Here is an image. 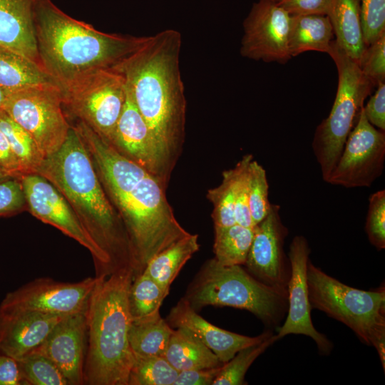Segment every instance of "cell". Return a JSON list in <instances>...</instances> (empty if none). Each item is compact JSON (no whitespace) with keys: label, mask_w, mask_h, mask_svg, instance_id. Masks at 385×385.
Listing matches in <instances>:
<instances>
[{"label":"cell","mask_w":385,"mask_h":385,"mask_svg":"<svg viewBox=\"0 0 385 385\" xmlns=\"http://www.w3.org/2000/svg\"><path fill=\"white\" fill-rule=\"evenodd\" d=\"M86 312L63 317L36 351L51 359L66 379L68 385L84 384L86 352Z\"/></svg>","instance_id":"ac0fdd59"},{"label":"cell","mask_w":385,"mask_h":385,"mask_svg":"<svg viewBox=\"0 0 385 385\" xmlns=\"http://www.w3.org/2000/svg\"><path fill=\"white\" fill-rule=\"evenodd\" d=\"M253 156L245 155L237 163L239 173L236 184L235 215L236 223L242 226L254 228L250 215L248 197V169Z\"/></svg>","instance_id":"74e56055"},{"label":"cell","mask_w":385,"mask_h":385,"mask_svg":"<svg viewBox=\"0 0 385 385\" xmlns=\"http://www.w3.org/2000/svg\"><path fill=\"white\" fill-rule=\"evenodd\" d=\"M363 74L374 85L385 79V34L365 48L358 62Z\"/></svg>","instance_id":"f35d334b"},{"label":"cell","mask_w":385,"mask_h":385,"mask_svg":"<svg viewBox=\"0 0 385 385\" xmlns=\"http://www.w3.org/2000/svg\"><path fill=\"white\" fill-rule=\"evenodd\" d=\"M7 92L0 86V108H2L5 103Z\"/></svg>","instance_id":"bcb514c9"},{"label":"cell","mask_w":385,"mask_h":385,"mask_svg":"<svg viewBox=\"0 0 385 385\" xmlns=\"http://www.w3.org/2000/svg\"><path fill=\"white\" fill-rule=\"evenodd\" d=\"M183 298L197 312L206 306L245 309L267 325H277L287 309V287L267 285L241 265L207 260Z\"/></svg>","instance_id":"8992f818"},{"label":"cell","mask_w":385,"mask_h":385,"mask_svg":"<svg viewBox=\"0 0 385 385\" xmlns=\"http://www.w3.org/2000/svg\"><path fill=\"white\" fill-rule=\"evenodd\" d=\"M0 166L9 175L20 179L26 175L18 158L14 153L9 143L0 131Z\"/></svg>","instance_id":"ee69618b"},{"label":"cell","mask_w":385,"mask_h":385,"mask_svg":"<svg viewBox=\"0 0 385 385\" xmlns=\"http://www.w3.org/2000/svg\"><path fill=\"white\" fill-rule=\"evenodd\" d=\"M182 36L165 29L146 41L113 68L145 120L171 173L182 152L186 99L180 69Z\"/></svg>","instance_id":"7a4b0ae2"},{"label":"cell","mask_w":385,"mask_h":385,"mask_svg":"<svg viewBox=\"0 0 385 385\" xmlns=\"http://www.w3.org/2000/svg\"><path fill=\"white\" fill-rule=\"evenodd\" d=\"M93 164L81 136L71 125L63 144L44 158L36 174L64 197L108 258L112 273L125 267L133 270L125 226L101 186Z\"/></svg>","instance_id":"3957f363"},{"label":"cell","mask_w":385,"mask_h":385,"mask_svg":"<svg viewBox=\"0 0 385 385\" xmlns=\"http://www.w3.org/2000/svg\"><path fill=\"white\" fill-rule=\"evenodd\" d=\"M169 292L145 272L133 277L128 292V306L132 320L160 312V306Z\"/></svg>","instance_id":"f546056e"},{"label":"cell","mask_w":385,"mask_h":385,"mask_svg":"<svg viewBox=\"0 0 385 385\" xmlns=\"http://www.w3.org/2000/svg\"><path fill=\"white\" fill-rule=\"evenodd\" d=\"M0 385H26L16 359L0 354Z\"/></svg>","instance_id":"f6af8a7d"},{"label":"cell","mask_w":385,"mask_h":385,"mask_svg":"<svg viewBox=\"0 0 385 385\" xmlns=\"http://www.w3.org/2000/svg\"><path fill=\"white\" fill-rule=\"evenodd\" d=\"M16 360L26 385H68L54 363L35 349Z\"/></svg>","instance_id":"836d02e7"},{"label":"cell","mask_w":385,"mask_h":385,"mask_svg":"<svg viewBox=\"0 0 385 385\" xmlns=\"http://www.w3.org/2000/svg\"><path fill=\"white\" fill-rule=\"evenodd\" d=\"M61 86L63 106L109 142L126 99L124 76L113 68L98 69Z\"/></svg>","instance_id":"9c48e42d"},{"label":"cell","mask_w":385,"mask_h":385,"mask_svg":"<svg viewBox=\"0 0 385 385\" xmlns=\"http://www.w3.org/2000/svg\"><path fill=\"white\" fill-rule=\"evenodd\" d=\"M76 128L125 226L134 277L155 255L190 232L175 218L167 185L159 178L121 155L86 123Z\"/></svg>","instance_id":"6da1fadb"},{"label":"cell","mask_w":385,"mask_h":385,"mask_svg":"<svg viewBox=\"0 0 385 385\" xmlns=\"http://www.w3.org/2000/svg\"><path fill=\"white\" fill-rule=\"evenodd\" d=\"M133 357L128 385H173L178 371L163 356Z\"/></svg>","instance_id":"1f68e13d"},{"label":"cell","mask_w":385,"mask_h":385,"mask_svg":"<svg viewBox=\"0 0 385 385\" xmlns=\"http://www.w3.org/2000/svg\"><path fill=\"white\" fill-rule=\"evenodd\" d=\"M165 320L172 328H183L193 334L223 364L240 349L260 343L272 334L267 332L248 337L219 328L200 316L183 297L170 309Z\"/></svg>","instance_id":"ffe728a7"},{"label":"cell","mask_w":385,"mask_h":385,"mask_svg":"<svg viewBox=\"0 0 385 385\" xmlns=\"http://www.w3.org/2000/svg\"><path fill=\"white\" fill-rule=\"evenodd\" d=\"M334 0H277V4L291 16L327 15Z\"/></svg>","instance_id":"60d3db41"},{"label":"cell","mask_w":385,"mask_h":385,"mask_svg":"<svg viewBox=\"0 0 385 385\" xmlns=\"http://www.w3.org/2000/svg\"><path fill=\"white\" fill-rule=\"evenodd\" d=\"M178 371L219 367L223 363L187 329H173L163 356Z\"/></svg>","instance_id":"603a6c76"},{"label":"cell","mask_w":385,"mask_h":385,"mask_svg":"<svg viewBox=\"0 0 385 385\" xmlns=\"http://www.w3.org/2000/svg\"><path fill=\"white\" fill-rule=\"evenodd\" d=\"M26 204L20 180L9 178L0 182V215L19 210Z\"/></svg>","instance_id":"ab89813d"},{"label":"cell","mask_w":385,"mask_h":385,"mask_svg":"<svg viewBox=\"0 0 385 385\" xmlns=\"http://www.w3.org/2000/svg\"><path fill=\"white\" fill-rule=\"evenodd\" d=\"M0 131L9 143L26 175L36 173L45 158L29 134L3 108H0Z\"/></svg>","instance_id":"f1b7e54d"},{"label":"cell","mask_w":385,"mask_h":385,"mask_svg":"<svg viewBox=\"0 0 385 385\" xmlns=\"http://www.w3.org/2000/svg\"><path fill=\"white\" fill-rule=\"evenodd\" d=\"M247 181L249 207L255 227L267 215L271 203L265 170L254 159L249 165Z\"/></svg>","instance_id":"e575fe53"},{"label":"cell","mask_w":385,"mask_h":385,"mask_svg":"<svg viewBox=\"0 0 385 385\" xmlns=\"http://www.w3.org/2000/svg\"><path fill=\"white\" fill-rule=\"evenodd\" d=\"M41 1L0 0V46L42 68L34 28L35 12Z\"/></svg>","instance_id":"44dd1931"},{"label":"cell","mask_w":385,"mask_h":385,"mask_svg":"<svg viewBox=\"0 0 385 385\" xmlns=\"http://www.w3.org/2000/svg\"><path fill=\"white\" fill-rule=\"evenodd\" d=\"M26 202L31 214L50 224L85 247L92 255L96 277L112 274L108 258L93 240L68 202L46 179L36 173L20 179Z\"/></svg>","instance_id":"8fae6325"},{"label":"cell","mask_w":385,"mask_h":385,"mask_svg":"<svg viewBox=\"0 0 385 385\" xmlns=\"http://www.w3.org/2000/svg\"><path fill=\"white\" fill-rule=\"evenodd\" d=\"M220 367L178 371L173 385H212Z\"/></svg>","instance_id":"7bdbcfd3"},{"label":"cell","mask_w":385,"mask_h":385,"mask_svg":"<svg viewBox=\"0 0 385 385\" xmlns=\"http://www.w3.org/2000/svg\"><path fill=\"white\" fill-rule=\"evenodd\" d=\"M199 249L198 235L189 233L155 255L143 272L169 292L180 271Z\"/></svg>","instance_id":"d4e9b609"},{"label":"cell","mask_w":385,"mask_h":385,"mask_svg":"<svg viewBox=\"0 0 385 385\" xmlns=\"http://www.w3.org/2000/svg\"><path fill=\"white\" fill-rule=\"evenodd\" d=\"M34 28L41 66L60 85L115 67L148 38L102 32L70 16L51 0L38 4Z\"/></svg>","instance_id":"277c9868"},{"label":"cell","mask_w":385,"mask_h":385,"mask_svg":"<svg viewBox=\"0 0 385 385\" xmlns=\"http://www.w3.org/2000/svg\"><path fill=\"white\" fill-rule=\"evenodd\" d=\"M172 328L160 312L132 320L128 340L133 354L139 356H164Z\"/></svg>","instance_id":"4316f807"},{"label":"cell","mask_w":385,"mask_h":385,"mask_svg":"<svg viewBox=\"0 0 385 385\" xmlns=\"http://www.w3.org/2000/svg\"><path fill=\"white\" fill-rule=\"evenodd\" d=\"M334 34L327 15L292 16L289 50L292 57L309 51L329 53Z\"/></svg>","instance_id":"cb8c5ba5"},{"label":"cell","mask_w":385,"mask_h":385,"mask_svg":"<svg viewBox=\"0 0 385 385\" xmlns=\"http://www.w3.org/2000/svg\"><path fill=\"white\" fill-rule=\"evenodd\" d=\"M65 317L0 307V354L22 357L39 346Z\"/></svg>","instance_id":"d6986e66"},{"label":"cell","mask_w":385,"mask_h":385,"mask_svg":"<svg viewBox=\"0 0 385 385\" xmlns=\"http://www.w3.org/2000/svg\"><path fill=\"white\" fill-rule=\"evenodd\" d=\"M272 1H274V2H277V0H272Z\"/></svg>","instance_id":"c3c4849f"},{"label":"cell","mask_w":385,"mask_h":385,"mask_svg":"<svg viewBox=\"0 0 385 385\" xmlns=\"http://www.w3.org/2000/svg\"><path fill=\"white\" fill-rule=\"evenodd\" d=\"M238 173L237 163L235 168L223 171L220 185L207 192V197L213 205L214 228L227 227L236 223L235 205Z\"/></svg>","instance_id":"4dcf8cb0"},{"label":"cell","mask_w":385,"mask_h":385,"mask_svg":"<svg viewBox=\"0 0 385 385\" xmlns=\"http://www.w3.org/2000/svg\"><path fill=\"white\" fill-rule=\"evenodd\" d=\"M12 178L4 170V169L0 166V182Z\"/></svg>","instance_id":"7dc6e473"},{"label":"cell","mask_w":385,"mask_h":385,"mask_svg":"<svg viewBox=\"0 0 385 385\" xmlns=\"http://www.w3.org/2000/svg\"><path fill=\"white\" fill-rule=\"evenodd\" d=\"M277 340V335L272 334L260 343L240 349L231 359L221 366L212 385L247 384L245 376L251 364Z\"/></svg>","instance_id":"d6a6232c"},{"label":"cell","mask_w":385,"mask_h":385,"mask_svg":"<svg viewBox=\"0 0 385 385\" xmlns=\"http://www.w3.org/2000/svg\"><path fill=\"white\" fill-rule=\"evenodd\" d=\"M215 229L214 259L224 266L245 265L251 247L254 228L237 223Z\"/></svg>","instance_id":"83f0119b"},{"label":"cell","mask_w":385,"mask_h":385,"mask_svg":"<svg viewBox=\"0 0 385 385\" xmlns=\"http://www.w3.org/2000/svg\"><path fill=\"white\" fill-rule=\"evenodd\" d=\"M280 207L271 204L265 218L254 227V235L245 262L247 270L257 279L273 287H287L290 265L283 250L288 234Z\"/></svg>","instance_id":"2e32d148"},{"label":"cell","mask_w":385,"mask_h":385,"mask_svg":"<svg viewBox=\"0 0 385 385\" xmlns=\"http://www.w3.org/2000/svg\"><path fill=\"white\" fill-rule=\"evenodd\" d=\"M368 121L379 130H385V83H377V89L363 107Z\"/></svg>","instance_id":"b9f144b4"},{"label":"cell","mask_w":385,"mask_h":385,"mask_svg":"<svg viewBox=\"0 0 385 385\" xmlns=\"http://www.w3.org/2000/svg\"><path fill=\"white\" fill-rule=\"evenodd\" d=\"M63 106L61 86L49 83L7 92L2 108L29 134L46 158L61 147L71 127Z\"/></svg>","instance_id":"30bf717a"},{"label":"cell","mask_w":385,"mask_h":385,"mask_svg":"<svg viewBox=\"0 0 385 385\" xmlns=\"http://www.w3.org/2000/svg\"><path fill=\"white\" fill-rule=\"evenodd\" d=\"M291 21L292 16L272 0L254 3L243 22L241 55L255 61L287 63L292 58Z\"/></svg>","instance_id":"5bb4252c"},{"label":"cell","mask_w":385,"mask_h":385,"mask_svg":"<svg viewBox=\"0 0 385 385\" xmlns=\"http://www.w3.org/2000/svg\"><path fill=\"white\" fill-rule=\"evenodd\" d=\"M98 277L76 282L38 278L9 292L0 304L6 309L70 315L85 311Z\"/></svg>","instance_id":"4fadbf2b"},{"label":"cell","mask_w":385,"mask_h":385,"mask_svg":"<svg viewBox=\"0 0 385 385\" xmlns=\"http://www.w3.org/2000/svg\"><path fill=\"white\" fill-rule=\"evenodd\" d=\"M365 231L377 250L385 248V190L372 193L369 198Z\"/></svg>","instance_id":"8d00e7d4"},{"label":"cell","mask_w":385,"mask_h":385,"mask_svg":"<svg viewBox=\"0 0 385 385\" xmlns=\"http://www.w3.org/2000/svg\"><path fill=\"white\" fill-rule=\"evenodd\" d=\"M49 83L59 84L34 61L0 46V86L6 92Z\"/></svg>","instance_id":"484cf974"},{"label":"cell","mask_w":385,"mask_h":385,"mask_svg":"<svg viewBox=\"0 0 385 385\" xmlns=\"http://www.w3.org/2000/svg\"><path fill=\"white\" fill-rule=\"evenodd\" d=\"M310 248L306 238L295 236L290 245L288 260L290 277L287 284V316L279 329L278 339L290 334H304L317 344L321 354L330 353L332 345L327 337L314 327L311 318L307 270Z\"/></svg>","instance_id":"9a60e30c"},{"label":"cell","mask_w":385,"mask_h":385,"mask_svg":"<svg viewBox=\"0 0 385 385\" xmlns=\"http://www.w3.org/2000/svg\"><path fill=\"white\" fill-rule=\"evenodd\" d=\"M108 143L121 155L159 178L167 185L171 173L128 90L123 111Z\"/></svg>","instance_id":"e0dca14e"},{"label":"cell","mask_w":385,"mask_h":385,"mask_svg":"<svg viewBox=\"0 0 385 385\" xmlns=\"http://www.w3.org/2000/svg\"><path fill=\"white\" fill-rule=\"evenodd\" d=\"M359 14L366 46L385 34V0H359Z\"/></svg>","instance_id":"d590c367"},{"label":"cell","mask_w":385,"mask_h":385,"mask_svg":"<svg viewBox=\"0 0 385 385\" xmlns=\"http://www.w3.org/2000/svg\"><path fill=\"white\" fill-rule=\"evenodd\" d=\"M363 107L326 183L346 188L370 187L383 173L385 133L368 121Z\"/></svg>","instance_id":"7c38bea8"},{"label":"cell","mask_w":385,"mask_h":385,"mask_svg":"<svg viewBox=\"0 0 385 385\" xmlns=\"http://www.w3.org/2000/svg\"><path fill=\"white\" fill-rule=\"evenodd\" d=\"M327 16L337 46L359 62L366 48L361 26L359 0H334Z\"/></svg>","instance_id":"7402d4cb"},{"label":"cell","mask_w":385,"mask_h":385,"mask_svg":"<svg viewBox=\"0 0 385 385\" xmlns=\"http://www.w3.org/2000/svg\"><path fill=\"white\" fill-rule=\"evenodd\" d=\"M328 53L338 71L337 91L329 115L317 126L312 140L313 152L325 182L374 86L363 74L358 61L345 54L334 41Z\"/></svg>","instance_id":"ba28073f"},{"label":"cell","mask_w":385,"mask_h":385,"mask_svg":"<svg viewBox=\"0 0 385 385\" xmlns=\"http://www.w3.org/2000/svg\"><path fill=\"white\" fill-rule=\"evenodd\" d=\"M308 294L312 308L349 327L366 344L377 351L385 369V289L365 291L328 275L309 260Z\"/></svg>","instance_id":"52a82bcc"},{"label":"cell","mask_w":385,"mask_h":385,"mask_svg":"<svg viewBox=\"0 0 385 385\" xmlns=\"http://www.w3.org/2000/svg\"><path fill=\"white\" fill-rule=\"evenodd\" d=\"M98 277L86 308L84 384L128 385L134 357L128 334L132 322L128 292L131 267Z\"/></svg>","instance_id":"5b68a950"}]
</instances>
